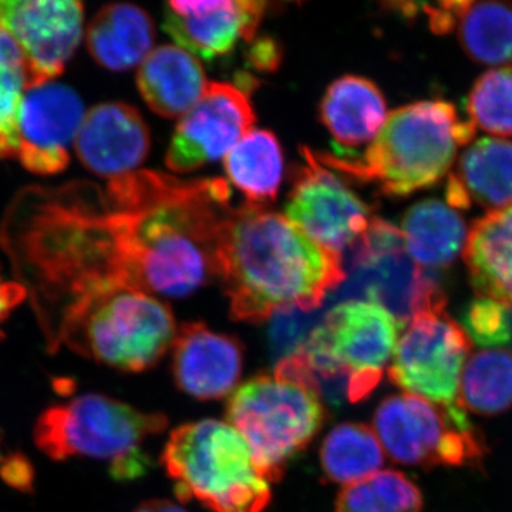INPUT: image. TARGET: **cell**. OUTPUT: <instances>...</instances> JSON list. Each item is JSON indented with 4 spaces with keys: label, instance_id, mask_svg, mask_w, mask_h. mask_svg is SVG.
Here are the masks:
<instances>
[{
    "label": "cell",
    "instance_id": "6da1fadb",
    "mask_svg": "<svg viewBox=\"0 0 512 512\" xmlns=\"http://www.w3.org/2000/svg\"><path fill=\"white\" fill-rule=\"evenodd\" d=\"M229 198L222 178L185 181L156 171H134L99 187L101 227L120 284L184 298L217 276Z\"/></svg>",
    "mask_w": 512,
    "mask_h": 512
},
{
    "label": "cell",
    "instance_id": "7a4b0ae2",
    "mask_svg": "<svg viewBox=\"0 0 512 512\" xmlns=\"http://www.w3.org/2000/svg\"><path fill=\"white\" fill-rule=\"evenodd\" d=\"M217 276L232 319L258 323L286 309L312 312L346 281L342 255L312 241L264 205L231 208L222 224Z\"/></svg>",
    "mask_w": 512,
    "mask_h": 512
},
{
    "label": "cell",
    "instance_id": "3957f363",
    "mask_svg": "<svg viewBox=\"0 0 512 512\" xmlns=\"http://www.w3.org/2000/svg\"><path fill=\"white\" fill-rule=\"evenodd\" d=\"M474 134L476 126L448 101H416L390 113L363 156H315L330 170L376 184L384 195L407 197L439 183Z\"/></svg>",
    "mask_w": 512,
    "mask_h": 512
},
{
    "label": "cell",
    "instance_id": "277c9868",
    "mask_svg": "<svg viewBox=\"0 0 512 512\" xmlns=\"http://www.w3.org/2000/svg\"><path fill=\"white\" fill-rule=\"evenodd\" d=\"M161 464L181 501H198L212 512H268L269 481L231 424L208 419L177 427Z\"/></svg>",
    "mask_w": 512,
    "mask_h": 512
},
{
    "label": "cell",
    "instance_id": "5b68a950",
    "mask_svg": "<svg viewBox=\"0 0 512 512\" xmlns=\"http://www.w3.org/2000/svg\"><path fill=\"white\" fill-rule=\"evenodd\" d=\"M402 326L377 303L348 299L323 315L299 352L320 399L339 403L349 387V402L370 396L392 362Z\"/></svg>",
    "mask_w": 512,
    "mask_h": 512
},
{
    "label": "cell",
    "instance_id": "8992f818",
    "mask_svg": "<svg viewBox=\"0 0 512 512\" xmlns=\"http://www.w3.org/2000/svg\"><path fill=\"white\" fill-rule=\"evenodd\" d=\"M177 332L168 305L150 293L120 289L64 320L49 350L64 345L101 365L138 373L163 359Z\"/></svg>",
    "mask_w": 512,
    "mask_h": 512
},
{
    "label": "cell",
    "instance_id": "52a82bcc",
    "mask_svg": "<svg viewBox=\"0 0 512 512\" xmlns=\"http://www.w3.org/2000/svg\"><path fill=\"white\" fill-rule=\"evenodd\" d=\"M227 420L247 443L262 476L274 483L322 429L326 409L305 384L272 373L252 377L231 393Z\"/></svg>",
    "mask_w": 512,
    "mask_h": 512
},
{
    "label": "cell",
    "instance_id": "ba28073f",
    "mask_svg": "<svg viewBox=\"0 0 512 512\" xmlns=\"http://www.w3.org/2000/svg\"><path fill=\"white\" fill-rule=\"evenodd\" d=\"M161 413H144L104 394H84L47 407L35 424L37 448L55 461L72 457L111 463L141 450V443L167 429Z\"/></svg>",
    "mask_w": 512,
    "mask_h": 512
},
{
    "label": "cell",
    "instance_id": "9c48e42d",
    "mask_svg": "<svg viewBox=\"0 0 512 512\" xmlns=\"http://www.w3.org/2000/svg\"><path fill=\"white\" fill-rule=\"evenodd\" d=\"M470 352L466 330L446 311L423 313L407 325L387 373L404 393L436 404L458 429L474 431L460 402V380Z\"/></svg>",
    "mask_w": 512,
    "mask_h": 512
},
{
    "label": "cell",
    "instance_id": "30bf717a",
    "mask_svg": "<svg viewBox=\"0 0 512 512\" xmlns=\"http://www.w3.org/2000/svg\"><path fill=\"white\" fill-rule=\"evenodd\" d=\"M350 265L353 276L346 295L383 306L402 328L423 313L446 311L441 285L409 255L402 231L390 222L372 218L357 239Z\"/></svg>",
    "mask_w": 512,
    "mask_h": 512
},
{
    "label": "cell",
    "instance_id": "8fae6325",
    "mask_svg": "<svg viewBox=\"0 0 512 512\" xmlns=\"http://www.w3.org/2000/svg\"><path fill=\"white\" fill-rule=\"evenodd\" d=\"M373 430L384 454L404 466L466 467L484 456L476 431L458 429L439 406L409 393L379 404Z\"/></svg>",
    "mask_w": 512,
    "mask_h": 512
},
{
    "label": "cell",
    "instance_id": "7c38bea8",
    "mask_svg": "<svg viewBox=\"0 0 512 512\" xmlns=\"http://www.w3.org/2000/svg\"><path fill=\"white\" fill-rule=\"evenodd\" d=\"M301 153L303 165L286 202V218L316 244L342 255L365 234L370 208L308 147Z\"/></svg>",
    "mask_w": 512,
    "mask_h": 512
},
{
    "label": "cell",
    "instance_id": "4fadbf2b",
    "mask_svg": "<svg viewBox=\"0 0 512 512\" xmlns=\"http://www.w3.org/2000/svg\"><path fill=\"white\" fill-rule=\"evenodd\" d=\"M86 0H0V29L18 43L29 89L63 73L83 37Z\"/></svg>",
    "mask_w": 512,
    "mask_h": 512
},
{
    "label": "cell",
    "instance_id": "5bb4252c",
    "mask_svg": "<svg viewBox=\"0 0 512 512\" xmlns=\"http://www.w3.org/2000/svg\"><path fill=\"white\" fill-rule=\"evenodd\" d=\"M255 120L247 90L231 83H208L200 101L175 128L165 164L184 174L214 163L251 133Z\"/></svg>",
    "mask_w": 512,
    "mask_h": 512
},
{
    "label": "cell",
    "instance_id": "9a60e30c",
    "mask_svg": "<svg viewBox=\"0 0 512 512\" xmlns=\"http://www.w3.org/2000/svg\"><path fill=\"white\" fill-rule=\"evenodd\" d=\"M84 114L82 99L63 84L50 82L26 90L20 104L16 154L23 167L39 175L66 170L69 146L76 140Z\"/></svg>",
    "mask_w": 512,
    "mask_h": 512
},
{
    "label": "cell",
    "instance_id": "2e32d148",
    "mask_svg": "<svg viewBox=\"0 0 512 512\" xmlns=\"http://www.w3.org/2000/svg\"><path fill=\"white\" fill-rule=\"evenodd\" d=\"M74 148L87 170L113 180L134 173L144 163L150 131L130 104H97L84 114Z\"/></svg>",
    "mask_w": 512,
    "mask_h": 512
},
{
    "label": "cell",
    "instance_id": "e0dca14e",
    "mask_svg": "<svg viewBox=\"0 0 512 512\" xmlns=\"http://www.w3.org/2000/svg\"><path fill=\"white\" fill-rule=\"evenodd\" d=\"M173 349L175 384L188 396L218 400L234 392L244 367L238 339L190 322L178 330Z\"/></svg>",
    "mask_w": 512,
    "mask_h": 512
},
{
    "label": "cell",
    "instance_id": "ac0fdd59",
    "mask_svg": "<svg viewBox=\"0 0 512 512\" xmlns=\"http://www.w3.org/2000/svg\"><path fill=\"white\" fill-rule=\"evenodd\" d=\"M446 200L454 210H503L512 204V141L485 137L471 144L450 174Z\"/></svg>",
    "mask_w": 512,
    "mask_h": 512
},
{
    "label": "cell",
    "instance_id": "d6986e66",
    "mask_svg": "<svg viewBox=\"0 0 512 512\" xmlns=\"http://www.w3.org/2000/svg\"><path fill=\"white\" fill-rule=\"evenodd\" d=\"M319 116L335 140L338 158L357 157V148L375 140L382 130L386 99L375 83L350 74L330 84L320 101Z\"/></svg>",
    "mask_w": 512,
    "mask_h": 512
},
{
    "label": "cell",
    "instance_id": "ffe728a7",
    "mask_svg": "<svg viewBox=\"0 0 512 512\" xmlns=\"http://www.w3.org/2000/svg\"><path fill=\"white\" fill-rule=\"evenodd\" d=\"M137 86L154 113L175 119L200 101L208 82L197 57L180 46L165 45L151 50L140 64Z\"/></svg>",
    "mask_w": 512,
    "mask_h": 512
},
{
    "label": "cell",
    "instance_id": "44dd1931",
    "mask_svg": "<svg viewBox=\"0 0 512 512\" xmlns=\"http://www.w3.org/2000/svg\"><path fill=\"white\" fill-rule=\"evenodd\" d=\"M156 39L153 19L133 3H110L86 30L90 55L104 69L126 72L140 66Z\"/></svg>",
    "mask_w": 512,
    "mask_h": 512
},
{
    "label": "cell",
    "instance_id": "7402d4cb",
    "mask_svg": "<svg viewBox=\"0 0 512 512\" xmlns=\"http://www.w3.org/2000/svg\"><path fill=\"white\" fill-rule=\"evenodd\" d=\"M463 256L474 289L512 309V204L474 222Z\"/></svg>",
    "mask_w": 512,
    "mask_h": 512
},
{
    "label": "cell",
    "instance_id": "603a6c76",
    "mask_svg": "<svg viewBox=\"0 0 512 512\" xmlns=\"http://www.w3.org/2000/svg\"><path fill=\"white\" fill-rule=\"evenodd\" d=\"M404 245L421 268L444 269L464 251L468 237L463 217L446 202L414 204L402 221Z\"/></svg>",
    "mask_w": 512,
    "mask_h": 512
},
{
    "label": "cell",
    "instance_id": "cb8c5ba5",
    "mask_svg": "<svg viewBox=\"0 0 512 512\" xmlns=\"http://www.w3.org/2000/svg\"><path fill=\"white\" fill-rule=\"evenodd\" d=\"M229 183L235 185L249 204L264 205L275 200L284 175V154L274 133L252 130L225 156Z\"/></svg>",
    "mask_w": 512,
    "mask_h": 512
},
{
    "label": "cell",
    "instance_id": "d4e9b609",
    "mask_svg": "<svg viewBox=\"0 0 512 512\" xmlns=\"http://www.w3.org/2000/svg\"><path fill=\"white\" fill-rule=\"evenodd\" d=\"M456 26L458 42L474 62L512 63V0H474Z\"/></svg>",
    "mask_w": 512,
    "mask_h": 512
},
{
    "label": "cell",
    "instance_id": "484cf974",
    "mask_svg": "<svg viewBox=\"0 0 512 512\" xmlns=\"http://www.w3.org/2000/svg\"><path fill=\"white\" fill-rule=\"evenodd\" d=\"M384 450L375 430L362 423H342L330 431L320 448V466L333 483L349 485L376 474Z\"/></svg>",
    "mask_w": 512,
    "mask_h": 512
},
{
    "label": "cell",
    "instance_id": "4316f807",
    "mask_svg": "<svg viewBox=\"0 0 512 512\" xmlns=\"http://www.w3.org/2000/svg\"><path fill=\"white\" fill-rule=\"evenodd\" d=\"M163 28L181 49L207 62L228 56L239 39L247 40V23L237 2L208 15L188 18L165 12Z\"/></svg>",
    "mask_w": 512,
    "mask_h": 512
},
{
    "label": "cell",
    "instance_id": "83f0119b",
    "mask_svg": "<svg viewBox=\"0 0 512 512\" xmlns=\"http://www.w3.org/2000/svg\"><path fill=\"white\" fill-rule=\"evenodd\" d=\"M467 412L494 416L512 407V350L484 349L468 357L460 380Z\"/></svg>",
    "mask_w": 512,
    "mask_h": 512
},
{
    "label": "cell",
    "instance_id": "f1b7e54d",
    "mask_svg": "<svg viewBox=\"0 0 512 512\" xmlns=\"http://www.w3.org/2000/svg\"><path fill=\"white\" fill-rule=\"evenodd\" d=\"M419 487L400 471H377L357 483L345 485L335 512H421Z\"/></svg>",
    "mask_w": 512,
    "mask_h": 512
},
{
    "label": "cell",
    "instance_id": "f546056e",
    "mask_svg": "<svg viewBox=\"0 0 512 512\" xmlns=\"http://www.w3.org/2000/svg\"><path fill=\"white\" fill-rule=\"evenodd\" d=\"M28 89L25 55L12 36L0 29V160L18 154L20 104Z\"/></svg>",
    "mask_w": 512,
    "mask_h": 512
},
{
    "label": "cell",
    "instance_id": "4dcf8cb0",
    "mask_svg": "<svg viewBox=\"0 0 512 512\" xmlns=\"http://www.w3.org/2000/svg\"><path fill=\"white\" fill-rule=\"evenodd\" d=\"M471 123L494 136H512V67L488 70L467 97Z\"/></svg>",
    "mask_w": 512,
    "mask_h": 512
},
{
    "label": "cell",
    "instance_id": "1f68e13d",
    "mask_svg": "<svg viewBox=\"0 0 512 512\" xmlns=\"http://www.w3.org/2000/svg\"><path fill=\"white\" fill-rule=\"evenodd\" d=\"M464 330L471 342L494 349L512 340L510 308L493 299L481 298L471 302L463 316Z\"/></svg>",
    "mask_w": 512,
    "mask_h": 512
},
{
    "label": "cell",
    "instance_id": "d6a6232c",
    "mask_svg": "<svg viewBox=\"0 0 512 512\" xmlns=\"http://www.w3.org/2000/svg\"><path fill=\"white\" fill-rule=\"evenodd\" d=\"M313 312L315 311L305 312L295 308L286 309L272 316L269 338L278 362L285 357L295 355L308 342L313 329L322 320L318 319Z\"/></svg>",
    "mask_w": 512,
    "mask_h": 512
},
{
    "label": "cell",
    "instance_id": "836d02e7",
    "mask_svg": "<svg viewBox=\"0 0 512 512\" xmlns=\"http://www.w3.org/2000/svg\"><path fill=\"white\" fill-rule=\"evenodd\" d=\"M0 477L9 487L30 493L35 483V468L23 454H10L0 463Z\"/></svg>",
    "mask_w": 512,
    "mask_h": 512
},
{
    "label": "cell",
    "instance_id": "e575fe53",
    "mask_svg": "<svg viewBox=\"0 0 512 512\" xmlns=\"http://www.w3.org/2000/svg\"><path fill=\"white\" fill-rule=\"evenodd\" d=\"M248 60L252 67L262 72H272L282 60V47L271 36L254 37L248 50Z\"/></svg>",
    "mask_w": 512,
    "mask_h": 512
},
{
    "label": "cell",
    "instance_id": "d590c367",
    "mask_svg": "<svg viewBox=\"0 0 512 512\" xmlns=\"http://www.w3.org/2000/svg\"><path fill=\"white\" fill-rule=\"evenodd\" d=\"M474 0H436L437 8L430 12L431 29L448 33L456 28L457 20Z\"/></svg>",
    "mask_w": 512,
    "mask_h": 512
},
{
    "label": "cell",
    "instance_id": "8d00e7d4",
    "mask_svg": "<svg viewBox=\"0 0 512 512\" xmlns=\"http://www.w3.org/2000/svg\"><path fill=\"white\" fill-rule=\"evenodd\" d=\"M151 467V460L147 453L138 450L136 453L113 461L110 467L111 477L116 481H133L146 476L148 468Z\"/></svg>",
    "mask_w": 512,
    "mask_h": 512
},
{
    "label": "cell",
    "instance_id": "74e56055",
    "mask_svg": "<svg viewBox=\"0 0 512 512\" xmlns=\"http://www.w3.org/2000/svg\"><path fill=\"white\" fill-rule=\"evenodd\" d=\"M237 0H167V12L175 16H202L235 5Z\"/></svg>",
    "mask_w": 512,
    "mask_h": 512
},
{
    "label": "cell",
    "instance_id": "f35d334b",
    "mask_svg": "<svg viewBox=\"0 0 512 512\" xmlns=\"http://www.w3.org/2000/svg\"><path fill=\"white\" fill-rule=\"evenodd\" d=\"M26 291L19 282H9L0 276V339H2V325L9 318L13 309L18 308L25 301Z\"/></svg>",
    "mask_w": 512,
    "mask_h": 512
},
{
    "label": "cell",
    "instance_id": "ab89813d",
    "mask_svg": "<svg viewBox=\"0 0 512 512\" xmlns=\"http://www.w3.org/2000/svg\"><path fill=\"white\" fill-rule=\"evenodd\" d=\"M133 512H187L180 505L168 500H151L138 505Z\"/></svg>",
    "mask_w": 512,
    "mask_h": 512
},
{
    "label": "cell",
    "instance_id": "60d3db41",
    "mask_svg": "<svg viewBox=\"0 0 512 512\" xmlns=\"http://www.w3.org/2000/svg\"><path fill=\"white\" fill-rule=\"evenodd\" d=\"M288 2H302V0H288Z\"/></svg>",
    "mask_w": 512,
    "mask_h": 512
},
{
    "label": "cell",
    "instance_id": "b9f144b4",
    "mask_svg": "<svg viewBox=\"0 0 512 512\" xmlns=\"http://www.w3.org/2000/svg\"><path fill=\"white\" fill-rule=\"evenodd\" d=\"M0 461H2V457H0Z\"/></svg>",
    "mask_w": 512,
    "mask_h": 512
}]
</instances>
